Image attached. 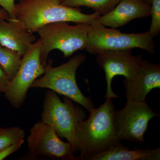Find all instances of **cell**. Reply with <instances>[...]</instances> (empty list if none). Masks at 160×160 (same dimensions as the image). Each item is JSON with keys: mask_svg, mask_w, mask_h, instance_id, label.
<instances>
[{"mask_svg": "<svg viewBox=\"0 0 160 160\" xmlns=\"http://www.w3.org/2000/svg\"><path fill=\"white\" fill-rule=\"evenodd\" d=\"M106 101L99 108H93L89 118L80 121L75 129L78 160H90L92 158L106 151L121 142L116 132L115 111L112 99Z\"/></svg>", "mask_w": 160, "mask_h": 160, "instance_id": "cell-1", "label": "cell"}, {"mask_svg": "<svg viewBox=\"0 0 160 160\" xmlns=\"http://www.w3.org/2000/svg\"><path fill=\"white\" fill-rule=\"evenodd\" d=\"M14 19L32 33L42 26L55 22H72L91 25L101 15L95 12L87 14L79 8L64 6L59 0H19L15 4Z\"/></svg>", "mask_w": 160, "mask_h": 160, "instance_id": "cell-2", "label": "cell"}, {"mask_svg": "<svg viewBox=\"0 0 160 160\" xmlns=\"http://www.w3.org/2000/svg\"><path fill=\"white\" fill-rule=\"evenodd\" d=\"M86 60V56L75 55L68 62L57 67L52 66L53 61L49 60L45 66L43 76L38 78L31 88H46L57 94L69 98L90 112L94 108L91 98L82 93L76 82L77 70Z\"/></svg>", "mask_w": 160, "mask_h": 160, "instance_id": "cell-3", "label": "cell"}, {"mask_svg": "<svg viewBox=\"0 0 160 160\" xmlns=\"http://www.w3.org/2000/svg\"><path fill=\"white\" fill-rule=\"evenodd\" d=\"M90 25L77 23L70 26L67 22H55L46 24L38 29L42 41L40 61L46 66L48 55L53 49L62 52L65 58L76 52L86 49Z\"/></svg>", "mask_w": 160, "mask_h": 160, "instance_id": "cell-4", "label": "cell"}, {"mask_svg": "<svg viewBox=\"0 0 160 160\" xmlns=\"http://www.w3.org/2000/svg\"><path fill=\"white\" fill-rule=\"evenodd\" d=\"M61 101L57 93L49 90L45 93L42 122L51 126L59 137L66 138L77 152L75 129L78 123L86 119V112L74 101L66 97Z\"/></svg>", "mask_w": 160, "mask_h": 160, "instance_id": "cell-5", "label": "cell"}, {"mask_svg": "<svg viewBox=\"0 0 160 160\" xmlns=\"http://www.w3.org/2000/svg\"><path fill=\"white\" fill-rule=\"evenodd\" d=\"M140 48L150 54L155 51L153 38L149 31L142 33H126L115 28H106L98 20L90 25L86 51L96 54L103 50H122Z\"/></svg>", "mask_w": 160, "mask_h": 160, "instance_id": "cell-6", "label": "cell"}, {"mask_svg": "<svg viewBox=\"0 0 160 160\" xmlns=\"http://www.w3.org/2000/svg\"><path fill=\"white\" fill-rule=\"evenodd\" d=\"M27 141L28 151L21 159L78 160L70 143L62 141L54 129L42 121L31 127Z\"/></svg>", "mask_w": 160, "mask_h": 160, "instance_id": "cell-7", "label": "cell"}, {"mask_svg": "<svg viewBox=\"0 0 160 160\" xmlns=\"http://www.w3.org/2000/svg\"><path fill=\"white\" fill-rule=\"evenodd\" d=\"M41 47L42 41L39 38L23 56L17 72L4 92L6 98L15 109L23 105L32 83L45 72V66L40 61Z\"/></svg>", "mask_w": 160, "mask_h": 160, "instance_id": "cell-8", "label": "cell"}, {"mask_svg": "<svg viewBox=\"0 0 160 160\" xmlns=\"http://www.w3.org/2000/svg\"><path fill=\"white\" fill-rule=\"evenodd\" d=\"M160 116L145 102L127 100L125 107L115 110L114 121L116 132L120 141L145 143L144 136L148 129L149 121Z\"/></svg>", "mask_w": 160, "mask_h": 160, "instance_id": "cell-9", "label": "cell"}, {"mask_svg": "<svg viewBox=\"0 0 160 160\" xmlns=\"http://www.w3.org/2000/svg\"><path fill=\"white\" fill-rule=\"evenodd\" d=\"M96 54L97 62L104 70L107 83L105 98H117L118 96L113 92L112 88L113 78L121 75L129 81L134 79L142 65V56L132 55L131 49L103 50Z\"/></svg>", "mask_w": 160, "mask_h": 160, "instance_id": "cell-10", "label": "cell"}, {"mask_svg": "<svg viewBox=\"0 0 160 160\" xmlns=\"http://www.w3.org/2000/svg\"><path fill=\"white\" fill-rule=\"evenodd\" d=\"M123 84L126 100L145 102L152 89L160 88V66L143 59L135 78Z\"/></svg>", "mask_w": 160, "mask_h": 160, "instance_id": "cell-11", "label": "cell"}, {"mask_svg": "<svg viewBox=\"0 0 160 160\" xmlns=\"http://www.w3.org/2000/svg\"><path fill=\"white\" fill-rule=\"evenodd\" d=\"M151 5L143 0H121L111 11L101 16L98 22L105 26L122 27L132 20L150 16Z\"/></svg>", "mask_w": 160, "mask_h": 160, "instance_id": "cell-12", "label": "cell"}, {"mask_svg": "<svg viewBox=\"0 0 160 160\" xmlns=\"http://www.w3.org/2000/svg\"><path fill=\"white\" fill-rule=\"evenodd\" d=\"M36 37L15 19L0 20V44L17 52L22 57L34 42Z\"/></svg>", "mask_w": 160, "mask_h": 160, "instance_id": "cell-13", "label": "cell"}, {"mask_svg": "<svg viewBox=\"0 0 160 160\" xmlns=\"http://www.w3.org/2000/svg\"><path fill=\"white\" fill-rule=\"evenodd\" d=\"M160 148L143 149L136 147L130 150L121 142L105 152L96 155L90 160H160Z\"/></svg>", "mask_w": 160, "mask_h": 160, "instance_id": "cell-14", "label": "cell"}, {"mask_svg": "<svg viewBox=\"0 0 160 160\" xmlns=\"http://www.w3.org/2000/svg\"><path fill=\"white\" fill-rule=\"evenodd\" d=\"M121 0H59L64 6L79 8L86 6L93 9L101 16L104 15L111 11Z\"/></svg>", "mask_w": 160, "mask_h": 160, "instance_id": "cell-15", "label": "cell"}, {"mask_svg": "<svg viewBox=\"0 0 160 160\" xmlns=\"http://www.w3.org/2000/svg\"><path fill=\"white\" fill-rule=\"evenodd\" d=\"M22 57L17 52L0 44V66L10 80L17 72Z\"/></svg>", "mask_w": 160, "mask_h": 160, "instance_id": "cell-16", "label": "cell"}, {"mask_svg": "<svg viewBox=\"0 0 160 160\" xmlns=\"http://www.w3.org/2000/svg\"><path fill=\"white\" fill-rule=\"evenodd\" d=\"M26 133L17 126L0 127V151L15 143L24 141Z\"/></svg>", "mask_w": 160, "mask_h": 160, "instance_id": "cell-17", "label": "cell"}, {"mask_svg": "<svg viewBox=\"0 0 160 160\" xmlns=\"http://www.w3.org/2000/svg\"><path fill=\"white\" fill-rule=\"evenodd\" d=\"M151 25L149 31L152 38L156 37L160 32V0H152L151 3Z\"/></svg>", "mask_w": 160, "mask_h": 160, "instance_id": "cell-18", "label": "cell"}, {"mask_svg": "<svg viewBox=\"0 0 160 160\" xmlns=\"http://www.w3.org/2000/svg\"><path fill=\"white\" fill-rule=\"evenodd\" d=\"M24 141L12 144L11 146L0 151V160H4L10 155L18 150L22 147Z\"/></svg>", "mask_w": 160, "mask_h": 160, "instance_id": "cell-19", "label": "cell"}, {"mask_svg": "<svg viewBox=\"0 0 160 160\" xmlns=\"http://www.w3.org/2000/svg\"><path fill=\"white\" fill-rule=\"evenodd\" d=\"M14 0H0V6L5 9L11 19H14Z\"/></svg>", "mask_w": 160, "mask_h": 160, "instance_id": "cell-20", "label": "cell"}, {"mask_svg": "<svg viewBox=\"0 0 160 160\" xmlns=\"http://www.w3.org/2000/svg\"><path fill=\"white\" fill-rule=\"evenodd\" d=\"M10 80L0 66V92H5L7 90Z\"/></svg>", "mask_w": 160, "mask_h": 160, "instance_id": "cell-21", "label": "cell"}, {"mask_svg": "<svg viewBox=\"0 0 160 160\" xmlns=\"http://www.w3.org/2000/svg\"><path fill=\"white\" fill-rule=\"evenodd\" d=\"M9 18L8 12L2 8L0 9V20H7Z\"/></svg>", "mask_w": 160, "mask_h": 160, "instance_id": "cell-22", "label": "cell"}, {"mask_svg": "<svg viewBox=\"0 0 160 160\" xmlns=\"http://www.w3.org/2000/svg\"><path fill=\"white\" fill-rule=\"evenodd\" d=\"M143 1H145L146 2L148 3V4L151 5L152 1V0H143Z\"/></svg>", "mask_w": 160, "mask_h": 160, "instance_id": "cell-23", "label": "cell"}]
</instances>
